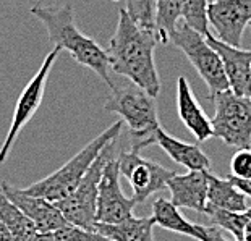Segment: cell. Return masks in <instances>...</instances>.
<instances>
[{
  "instance_id": "1",
  "label": "cell",
  "mask_w": 251,
  "mask_h": 241,
  "mask_svg": "<svg viewBox=\"0 0 251 241\" xmlns=\"http://www.w3.org/2000/svg\"><path fill=\"white\" fill-rule=\"evenodd\" d=\"M159 44L151 29H144L130 18L125 8L119 12L115 33L109 42V67L115 74L128 78L156 99L161 93L154 49Z\"/></svg>"
},
{
  "instance_id": "31",
  "label": "cell",
  "mask_w": 251,
  "mask_h": 241,
  "mask_svg": "<svg viewBox=\"0 0 251 241\" xmlns=\"http://www.w3.org/2000/svg\"><path fill=\"white\" fill-rule=\"evenodd\" d=\"M242 241H251V232H250V233H245V235H243V238H242Z\"/></svg>"
},
{
  "instance_id": "10",
  "label": "cell",
  "mask_w": 251,
  "mask_h": 241,
  "mask_svg": "<svg viewBox=\"0 0 251 241\" xmlns=\"http://www.w3.org/2000/svg\"><path fill=\"white\" fill-rule=\"evenodd\" d=\"M135 201L126 197L120 186L119 160L110 155L102 169L96 206V222L119 223L133 216Z\"/></svg>"
},
{
  "instance_id": "16",
  "label": "cell",
  "mask_w": 251,
  "mask_h": 241,
  "mask_svg": "<svg viewBox=\"0 0 251 241\" xmlns=\"http://www.w3.org/2000/svg\"><path fill=\"white\" fill-rule=\"evenodd\" d=\"M154 144H157L175 164L188 170H209L211 167V159L202 152L200 146L180 141L165 133L162 128H159L154 135Z\"/></svg>"
},
{
  "instance_id": "17",
  "label": "cell",
  "mask_w": 251,
  "mask_h": 241,
  "mask_svg": "<svg viewBox=\"0 0 251 241\" xmlns=\"http://www.w3.org/2000/svg\"><path fill=\"white\" fill-rule=\"evenodd\" d=\"M94 230L110 241H154L151 217H128L119 223H94Z\"/></svg>"
},
{
  "instance_id": "11",
  "label": "cell",
  "mask_w": 251,
  "mask_h": 241,
  "mask_svg": "<svg viewBox=\"0 0 251 241\" xmlns=\"http://www.w3.org/2000/svg\"><path fill=\"white\" fill-rule=\"evenodd\" d=\"M207 21L219 41L240 47L245 29L251 23V0H212L207 5Z\"/></svg>"
},
{
  "instance_id": "24",
  "label": "cell",
  "mask_w": 251,
  "mask_h": 241,
  "mask_svg": "<svg viewBox=\"0 0 251 241\" xmlns=\"http://www.w3.org/2000/svg\"><path fill=\"white\" fill-rule=\"evenodd\" d=\"M156 2L157 0H125L126 13L138 26L154 31L156 21Z\"/></svg>"
},
{
  "instance_id": "19",
  "label": "cell",
  "mask_w": 251,
  "mask_h": 241,
  "mask_svg": "<svg viewBox=\"0 0 251 241\" xmlns=\"http://www.w3.org/2000/svg\"><path fill=\"white\" fill-rule=\"evenodd\" d=\"M207 206L230 212H243L248 209L247 196L230 180L219 178L207 172Z\"/></svg>"
},
{
  "instance_id": "15",
  "label": "cell",
  "mask_w": 251,
  "mask_h": 241,
  "mask_svg": "<svg viewBox=\"0 0 251 241\" xmlns=\"http://www.w3.org/2000/svg\"><path fill=\"white\" fill-rule=\"evenodd\" d=\"M177 110L178 119L198 141H207L214 136L211 119L198 102L185 76H178L177 79Z\"/></svg>"
},
{
  "instance_id": "14",
  "label": "cell",
  "mask_w": 251,
  "mask_h": 241,
  "mask_svg": "<svg viewBox=\"0 0 251 241\" xmlns=\"http://www.w3.org/2000/svg\"><path fill=\"white\" fill-rule=\"evenodd\" d=\"M207 172L209 170H188L183 175L175 173L169 180L170 202L174 206L206 212L207 207Z\"/></svg>"
},
{
  "instance_id": "25",
  "label": "cell",
  "mask_w": 251,
  "mask_h": 241,
  "mask_svg": "<svg viewBox=\"0 0 251 241\" xmlns=\"http://www.w3.org/2000/svg\"><path fill=\"white\" fill-rule=\"evenodd\" d=\"M55 241H110L96 230H86L76 225L67 223L54 232Z\"/></svg>"
},
{
  "instance_id": "26",
  "label": "cell",
  "mask_w": 251,
  "mask_h": 241,
  "mask_svg": "<svg viewBox=\"0 0 251 241\" xmlns=\"http://www.w3.org/2000/svg\"><path fill=\"white\" fill-rule=\"evenodd\" d=\"M232 176L235 178L248 180L251 178V147L247 149H237L230 160Z\"/></svg>"
},
{
  "instance_id": "6",
  "label": "cell",
  "mask_w": 251,
  "mask_h": 241,
  "mask_svg": "<svg viewBox=\"0 0 251 241\" xmlns=\"http://www.w3.org/2000/svg\"><path fill=\"white\" fill-rule=\"evenodd\" d=\"M170 44H174L185 53V57L188 58L204 84L209 88L211 96L230 89L221 57L207 44L206 37L202 34L191 29L188 24L178 21L177 28L170 36Z\"/></svg>"
},
{
  "instance_id": "12",
  "label": "cell",
  "mask_w": 251,
  "mask_h": 241,
  "mask_svg": "<svg viewBox=\"0 0 251 241\" xmlns=\"http://www.w3.org/2000/svg\"><path fill=\"white\" fill-rule=\"evenodd\" d=\"M0 188L8 196V199L15 202L23 211L25 216L34 223L39 233H54L55 230L68 223L55 202L47 201L41 196L28 194L25 190H20L7 181H3Z\"/></svg>"
},
{
  "instance_id": "3",
  "label": "cell",
  "mask_w": 251,
  "mask_h": 241,
  "mask_svg": "<svg viewBox=\"0 0 251 241\" xmlns=\"http://www.w3.org/2000/svg\"><path fill=\"white\" fill-rule=\"evenodd\" d=\"M122 126H124V121L122 120L115 121L107 130L100 133L99 136H96L89 144H86L76 155H73L68 162H65V165H62L60 169L55 170V172L50 173L49 176H46V178H42L31 186H28L25 191L28 193V194L44 197V199L50 202H58V201L65 199V197L78 186L84 173H86L88 169L91 167V164L98 159L100 151H102L110 141L119 139L122 133Z\"/></svg>"
},
{
  "instance_id": "13",
  "label": "cell",
  "mask_w": 251,
  "mask_h": 241,
  "mask_svg": "<svg viewBox=\"0 0 251 241\" xmlns=\"http://www.w3.org/2000/svg\"><path fill=\"white\" fill-rule=\"evenodd\" d=\"M204 37L221 57L232 93L251 99V50L224 44L211 34Z\"/></svg>"
},
{
  "instance_id": "20",
  "label": "cell",
  "mask_w": 251,
  "mask_h": 241,
  "mask_svg": "<svg viewBox=\"0 0 251 241\" xmlns=\"http://www.w3.org/2000/svg\"><path fill=\"white\" fill-rule=\"evenodd\" d=\"M0 222L5 225L13 241H31L37 233L34 223L25 216L23 211L8 199L0 188Z\"/></svg>"
},
{
  "instance_id": "21",
  "label": "cell",
  "mask_w": 251,
  "mask_h": 241,
  "mask_svg": "<svg viewBox=\"0 0 251 241\" xmlns=\"http://www.w3.org/2000/svg\"><path fill=\"white\" fill-rule=\"evenodd\" d=\"M181 18V0H157L154 34L159 44H169L170 36Z\"/></svg>"
},
{
  "instance_id": "9",
  "label": "cell",
  "mask_w": 251,
  "mask_h": 241,
  "mask_svg": "<svg viewBox=\"0 0 251 241\" xmlns=\"http://www.w3.org/2000/svg\"><path fill=\"white\" fill-rule=\"evenodd\" d=\"M58 52H60V49H58V47H54V49L47 53L44 62H42V65L39 67V70H37V73L25 86L23 93L20 94V97L17 100V107H15V112H13V119H12V123H10V128H8V133L3 139V144L0 146V164H3L5 160H7L8 154L12 151L13 144L20 135V131L23 130L26 126V123L33 119L36 110L39 109L42 97H44L47 78H49L50 70L57 60Z\"/></svg>"
},
{
  "instance_id": "8",
  "label": "cell",
  "mask_w": 251,
  "mask_h": 241,
  "mask_svg": "<svg viewBox=\"0 0 251 241\" xmlns=\"http://www.w3.org/2000/svg\"><path fill=\"white\" fill-rule=\"evenodd\" d=\"M117 160H119L120 175H124L131 186V199L135 201V204H143L152 194L165 190L169 180L175 175L174 170L143 157L140 149L135 147L126 152H120Z\"/></svg>"
},
{
  "instance_id": "30",
  "label": "cell",
  "mask_w": 251,
  "mask_h": 241,
  "mask_svg": "<svg viewBox=\"0 0 251 241\" xmlns=\"http://www.w3.org/2000/svg\"><path fill=\"white\" fill-rule=\"evenodd\" d=\"M0 241H13L12 235L8 233V230L5 228V225L0 222Z\"/></svg>"
},
{
  "instance_id": "7",
  "label": "cell",
  "mask_w": 251,
  "mask_h": 241,
  "mask_svg": "<svg viewBox=\"0 0 251 241\" xmlns=\"http://www.w3.org/2000/svg\"><path fill=\"white\" fill-rule=\"evenodd\" d=\"M216 107L211 119L214 136L235 149L251 147V99L230 89L211 96Z\"/></svg>"
},
{
  "instance_id": "4",
  "label": "cell",
  "mask_w": 251,
  "mask_h": 241,
  "mask_svg": "<svg viewBox=\"0 0 251 241\" xmlns=\"http://www.w3.org/2000/svg\"><path fill=\"white\" fill-rule=\"evenodd\" d=\"M104 110L122 117L133 136V147L141 149L154 144V135L161 128L157 117L156 99L138 86L112 89L110 97L105 100Z\"/></svg>"
},
{
  "instance_id": "28",
  "label": "cell",
  "mask_w": 251,
  "mask_h": 241,
  "mask_svg": "<svg viewBox=\"0 0 251 241\" xmlns=\"http://www.w3.org/2000/svg\"><path fill=\"white\" fill-rule=\"evenodd\" d=\"M227 178L232 181V183L237 186V188L243 193L245 196H250L251 197V178L248 180H242V178H235L232 175H227Z\"/></svg>"
},
{
  "instance_id": "18",
  "label": "cell",
  "mask_w": 251,
  "mask_h": 241,
  "mask_svg": "<svg viewBox=\"0 0 251 241\" xmlns=\"http://www.w3.org/2000/svg\"><path fill=\"white\" fill-rule=\"evenodd\" d=\"M152 222L154 225H159L169 232H175L185 237L195 238L198 241H202V225L193 223L181 216L177 206H174L172 202L165 197H157L152 202Z\"/></svg>"
},
{
  "instance_id": "22",
  "label": "cell",
  "mask_w": 251,
  "mask_h": 241,
  "mask_svg": "<svg viewBox=\"0 0 251 241\" xmlns=\"http://www.w3.org/2000/svg\"><path fill=\"white\" fill-rule=\"evenodd\" d=\"M206 216L211 218L214 227L227 230L228 233L233 235L235 240H242L245 235V225L248 222L247 214L243 212H230L224 211V209H217L212 206L206 207Z\"/></svg>"
},
{
  "instance_id": "5",
  "label": "cell",
  "mask_w": 251,
  "mask_h": 241,
  "mask_svg": "<svg viewBox=\"0 0 251 241\" xmlns=\"http://www.w3.org/2000/svg\"><path fill=\"white\" fill-rule=\"evenodd\" d=\"M117 143H119V139L110 141L107 146L100 151L98 159L91 164V167L88 169V172L84 173V176L78 183L76 188H75L65 199L55 202L68 223L86 228V230H94L100 175H102V169L105 162H107V159L110 155L115 154Z\"/></svg>"
},
{
  "instance_id": "32",
  "label": "cell",
  "mask_w": 251,
  "mask_h": 241,
  "mask_svg": "<svg viewBox=\"0 0 251 241\" xmlns=\"http://www.w3.org/2000/svg\"><path fill=\"white\" fill-rule=\"evenodd\" d=\"M245 214H247V217H248V218H251V207H248L247 211H245Z\"/></svg>"
},
{
  "instance_id": "23",
  "label": "cell",
  "mask_w": 251,
  "mask_h": 241,
  "mask_svg": "<svg viewBox=\"0 0 251 241\" xmlns=\"http://www.w3.org/2000/svg\"><path fill=\"white\" fill-rule=\"evenodd\" d=\"M207 5L209 0H181L183 23L202 36L211 34L209 21H207Z\"/></svg>"
},
{
  "instance_id": "2",
  "label": "cell",
  "mask_w": 251,
  "mask_h": 241,
  "mask_svg": "<svg viewBox=\"0 0 251 241\" xmlns=\"http://www.w3.org/2000/svg\"><path fill=\"white\" fill-rule=\"evenodd\" d=\"M29 13L46 26L49 42L60 50H67L78 62L98 74L110 89L115 88L110 78L109 55L93 37L86 36L78 29L75 23V10L72 3L60 5H42L34 3Z\"/></svg>"
},
{
  "instance_id": "29",
  "label": "cell",
  "mask_w": 251,
  "mask_h": 241,
  "mask_svg": "<svg viewBox=\"0 0 251 241\" xmlns=\"http://www.w3.org/2000/svg\"><path fill=\"white\" fill-rule=\"evenodd\" d=\"M31 241H55V238H54V233H39L37 232Z\"/></svg>"
},
{
  "instance_id": "27",
  "label": "cell",
  "mask_w": 251,
  "mask_h": 241,
  "mask_svg": "<svg viewBox=\"0 0 251 241\" xmlns=\"http://www.w3.org/2000/svg\"><path fill=\"white\" fill-rule=\"evenodd\" d=\"M202 241H228V240L221 233V228L202 225Z\"/></svg>"
},
{
  "instance_id": "33",
  "label": "cell",
  "mask_w": 251,
  "mask_h": 241,
  "mask_svg": "<svg viewBox=\"0 0 251 241\" xmlns=\"http://www.w3.org/2000/svg\"><path fill=\"white\" fill-rule=\"evenodd\" d=\"M209 2H212V0H209Z\"/></svg>"
}]
</instances>
